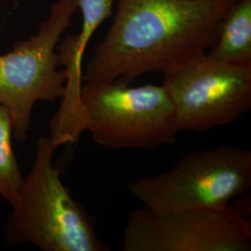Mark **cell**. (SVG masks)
<instances>
[{"label": "cell", "mask_w": 251, "mask_h": 251, "mask_svg": "<svg viewBox=\"0 0 251 251\" xmlns=\"http://www.w3.org/2000/svg\"><path fill=\"white\" fill-rule=\"evenodd\" d=\"M235 0H117L112 25L83 72L84 82L129 84L169 72L215 42Z\"/></svg>", "instance_id": "obj_1"}, {"label": "cell", "mask_w": 251, "mask_h": 251, "mask_svg": "<svg viewBox=\"0 0 251 251\" xmlns=\"http://www.w3.org/2000/svg\"><path fill=\"white\" fill-rule=\"evenodd\" d=\"M57 148L50 137L38 139L32 169L10 204L7 239L31 243L44 251H109L97 234L94 220L63 184L54 165Z\"/></svg>", "instance_id": "obj_2"}, {"label": "cell", "mask_w": 251, "mask_h": 251, "mask_svg": "<svg viewBox=\"0 0 251 251\" xmlns=\"http://www.w3.org/2000/svg\"><path fill=\"white\" fill-rule=\"evenodd\" d=\"M80 101L85 131L105 149H153L176 143L174 108L163 85L84 82Z\"/></svg>", "instance_id": "obj_3"}, {"label": "cell", "mask_w": 251, "mask_h": 251, "mask_svg": "<svg viewBox=\"0 0 251 251\" xmlns=\"http://www.w3.org/2000/svg\"><path fill=\"white\" fill-rule=\"evenodd\" d=\"M251 188V151L223 144L190 152L171 170L130 181L129 194L157 211L227 206Z\"/></svg>", "instance_id": "obj_4"}, {"label": "cell", "mask_w": 251, "mask_h": 251, "mask_svg": "<svg viewBox=\"0 0 251 251\" xmlns=\"http://www.w3.org/2000/svg\"><path fill=\"white\" fill-rule=\"evenodd\" d=\"M78 11L77 0H57L38 32L0 54V104L9 112L13 136L26 139L37 101H55L65 92L66 75L57 52L64 31Z\"/></svg>", "instance_id": "obj_5"}, {"label": "cell", "mask_w": 251, "mask_h": 251, "mask_svg": "<svg viewBox=\"0 0 251 251\" xmlns=\"http://www.w3.org/2000/svg\"><path fill=\"white\" fill-rule=\"evenodd\" d=\"M251 224L229 205L157 211L132 210L124 251H250Z\"/></svg>", "instance_id": "obj_6"}, {"label": "cell", "mask_w": 251, "mask_h": 251, "mask_svg": "<svg viewBox=\"0 0 251 251\" xmlns=\"http://www.w3.org/2000/svg\"><path fill=\"white\" fill-rule=\"evenodd\" d=\"M179 132L228 125L251 109V66L224 63L203 53L164 74Z\"/></svg>", "instance_id": "obj_7"}, {"label": "cell", "mask_w": 251, "mask_h": 251, "mask_svg": "<svg viewBox=\"0 0 251 251\" xmlns=\"http://www.w3.org/2000/svg\"><path fill=\"white\" fill-rule=\"evenodd\" d=\"M206 53L224 63L251 66V0H235Z\"/></svg>", "instance_id": "obj_8"}, {"label": "cell", "mask_w": 251, "mask_h": 251, "mask_svg": "<svg viewBox=\"0 0 251 251\" xmlns=\"http://www.w3.org/2000/svg\"><path fill=\"white\" fill-rule=\"evenodd\" d=\"M12 128L9 111L0 104V197L9 204L17 198L25 178L12 149Z\"/></svg>", "instance_id": "obj_9"}, {"label": "cell", "mask_w": 251, "mask_h": 251, "mask_svg": "<svg viewBox=\"0 0 251 251\" xmlns=\"http://www.w3.org/2000/svg\"><path fill=\"white\" fill-rule=\"evenodd\" d=\"M114 0H77L82 24L79 33L69 36L75 55L83 60L87 47L99 27L111 17Z\"/></svg>", "instance_id": "obj_10"}]
</instances>
